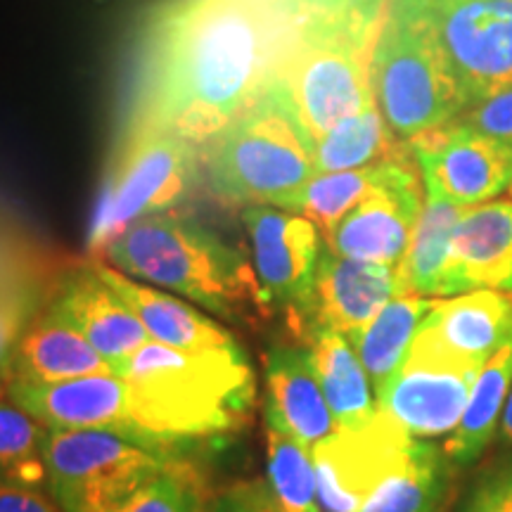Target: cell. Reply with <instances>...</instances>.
Masks as SVG:
<instances>
[{
  "label": "cell",
  "mask_w": 512,
  "mask_h": 512,
  "mask_svg": "<svg viewBox=\"0 0 512 512\" xmlns=\"http://www.w3.org/2000/svg\"><path fill=\"white\" fill-rule=\"evenodd\" d=\"M268 418L311 451L339 430L306 347H275L266 358Z\"/></svg>",
  "instance_id": "obj_20"
},
{
  "label": "cell",
  "mask_w": 512,
  "mask_h": 512,
  "mask_svg": "<svg viewBox=\"0 0 512 512\" xmlns=\"http://www.w3.org/2000/svg\"><path fill=\"white\" fill-rule=\"evenodd\" d=\"M50 430L15 401L0 399V484L36 489L46 470Z\"/></svg>",
  "instance_id": "obj_31"
},
{
  "label": "cell",
  "mask_w": 512,
  "mask_h": 512,
  "mask_svg": "<svg viewBox=\"0 0 512 512\" xmlns=\"http://www.w3.org/2000/svg\"><path fill=\"white\" fill-rule=\"evenodd\" d=\"M164 446L114 430H50L48 484L62 512H114L162 475Z\"/></svg>",
  "instance_id": "obj_7"
},
{
  "label": "cell",
  "mask_w": 512,
  "mask_h": 512,
  "mask_svg": "<svg viewBox=\"0 0 512 512\" xmlns=\"http://www.w3.org/2000/svg\"><path fill=\"white\" fill-rule=\"evenodd\" d=\"M399 138L387 126L377 102L366 107L342 124L330 128L325 136L313 143V162L318 174H337V171L366 169L384 162L401 150Z\"/></svg>",
  "instance_id": "obj_28"
},
{
  "label": "cell",
  "mask_w": 512,
  "mask_h": 512,
  "mask_svg": "<svg viewBox=\"0 0 512 512\" xmlns=\"http://www.w3.org/2000/svg\"><path fill=\"white\" fill-rule=\"evenodd\" d=\"M50 309L79 330L112 363L114 373L128 356L152 342L136 313L93 266L69 275Z\"/></svg>",
  "instance_id": "obj_19"
},
{
  "label": "cell",
  "mask_w": 512,
  "mask_h": 512,
  "mask_svg": "<svg viewBox=\"0 0 512 512\" xmlns=\"http://www.w3.org/2000/svg\"><path fill=\"white\" fill-rule=\"evenodd\" d=\"M377 110L401 143L451 124L467 107L456 76L427 29L389 0L373 55Z\"/></svg>",
  "instance_id": "obj_6"
},
{
  "label": "cell",
  "mask_w": 512,
  "mask_h": 512,
  "mask_svg": "<svg viewBox=\"0 0 512 512\" xmlns=\"http://www.w3.org/2000/svg\"><path fill=\"white\" fill-rule=\"evenodd\" d=\"M399 152H396V155H399ZM396 155L384 159V162L366 166V169L337 171V174H316L297 192V195L292 197V202L287 204V211L302 214L309 221L316 223L320 235L325 238V235H328L330 230L375 188V185H380L384 178H387L389 171H392Z\"/></svg>",
  "instance_id": "obj_29"
},
{
  "label": "cell",
  "mask_w": 512,
  "mask_h": 512,
  "mask_svg": "<svg viewBox=\"0 0 512 512\" xmlns=\"http://www.w3.org/2000/svg\"><path fill=\"white\" fill-rule=\"evenodd\" d=\"M306 349L339 430L368 425L377 415V403L351 339L328 328H311L306 330Z\"/></svg>",
  "instance_id": "obj_23"
},
{
  "label": "cell",
  "mask_w": 512,
  "mask_h": 512,
  "mask_svg": "<svg viewBox=\"0 0 512 512\" xmlns=\"http://www.w3.org/2000/svg\"><path fill=\"white\" fill-rule=\"evenodd\" d=\"M512 392V344L498 351L479 373L470 401L456 432L448 437L444 451L458 467L472 465L494 437L498 420Z\"/></svg>",
  "instance_id": "obj_27"
},
{
  "label": "cell",
  "mask_w": 512,
  "mask_h": 512,
  "mask_svg": "<svg viewBox=\"0 0 512 512\" xmlns=\"http://www.w3.org/2000/svg\"><path fill=\"white\" fill-rule=\"evenodd\" d=\"M8 394L48 430H114L138 437L131 422L128 384L119 375H91L55 384L10 382Z\"/></svg>",
  "instance_id": "obj_17"
},
{
  "label": "cell",
  "mask_w": 512,
  "mask_h": 512,
  "mask_svg": "<svg viewBox=\"0 0 512 512\" xmlns=\"http://www.w3.org/2000/svg\"><path fill=\"white\" fill-rule=\"evenodd\" d=\"M195 181V143L159 126L131 121L93 221V249L100 252L114 235L145 216L174 209Z\"/></svg>",
  "instance_id": "obj_8"
},
{
  "label": "cell",
  "mask_w": 512,
  "mask_h": 512,
  "mask_svg": "<svg viewBox=\"0 0 512 512\" xmlns=\"http://www.w3.org/2000/svg\"><path fill=\"white\" fill-rule=\"evenodd\" d=\"M482 368L411 361L375 392L377 411L413 439L453 434Z\"/></svg>",
  "instance_id": "obj_15"
},
{
  "label": "cell",
  "mask_w": 512,
  "mask_h": 512,
  "mask_svg": "<svg viewBox=\"0 0 512 512\" xmlns=\"http://www.w3.org/2000/svg\"><path fill=\"white\" fill-rule=\"evenodd\" d=\"M394 297H403L396 266L344 259L323 249L311 299L297 323L342 332L349 339L361 332Z\"/></svg>",
  "instance_id": "obj_16"
},
{
  "label": "cell",
  "mask_w": 512,
  "mask_h": 512,
  "mask_svg": "<svg viewBox=\"0 0 512 512\" xmlns=\"http://www.w3.org/2000/svg\"><path fill=\"white\" fill-rule=\"evenodd\" d=\"M456 463L444 446L415 439L408 458L370 494L358 512H441L451 496Z\"/></svg>",
  "instance_id": "obj_24"
},
{
  "label": "cell",
  "mask_w": 512,
  "mask_h": 512,
  "mask_svg": "<svg viewBox=\"0 0 512 512\" xmlns=\"http://www.w3.org/2000/svg\"><path fill=\"white\" fill-rule=\"evenodd\" d=\"M12 382L55 384L91 375H117L98 349L53 309L19 337L10 356Z\"/></svg>",
  "instance_id": "obj_22"
},
{
  "label": "cell",
  "mask_w": 512,
  "mask_h": 512,
  "mask_svg": "<svg viewBox=\"0 0 512 512\" xmlns=\"http://www.w3.org/2000/svg\"><path fill=\"white\" fill-rule=\"evenodd\" d=\"M467 207L448 202L439 195L425 192V207L413 230L406 256L396 266L403 294L418 297H444V275L448 264V247L460 216Z\"/></svg>",
  "instance_id": "obj_26"
},
{
  "label": "cell",
  "mask_w": 512,
  "mask_h": 512,
  "mask_svg": "<svg viewBox=\"0 0 512 512\" xmlns=\"http://www.w3.org/2000/svg\"><path fill=\"white\" fill-rule=\"evenodd\" d=\"M93 268L124 299L128 309L136 313L152 342L178 351L238 347L235 337L223 325L207 318L202 311L192 309L183 299L159 292L155 287L140 285L105 261H95Z\"/></svg>",
  "instance_id": "obj_21"
},
{
  "label": "cell",
  "mask_w": 512,
  "mask_h": 512,
  "mask_svg": "<svg viewBox=\"0 0 512 512\" xmlns=\"http://www.w3.org/2000/svg\"><path fill=\"white\" fill-rule=\"evenodd\" d=\"M456 76L467 105L512 83V0H399Z\"/></svg>",
  "instance_id": "obj_9"
},
{
  "label": "cell",
  "mask_w": 512,
  "mask_h": 512,
  "mask_svg": "<svg viewBox=\"0 0 512 512\" xmlns=\"http://www.w3.org/2000/svg\"><path fill=\"white\" fill-rule=\"evenodd\" d=\"M316 174L313 140L278 79L211 140L207 152L211 190L245 207L287 209Z\"/></svg>",
  "instance_id": "obj_5"
},
{
  "label": "cell",
  "mask_w": 512,
  "mask_h": 512,
  "mask_svg": "<svg viewBox=\"0 0 512 512\" xmlns=\"http://www.w3.org/2000/svg\"><path fill=\"white\" fill-rule=\"evenodd\" d=\"M60 508L48 501L41 491L27 486L0 484V512H57Z\"/></svg>",
  "instance_id": "obj_35"
},
{
  "label": "cell",
  "mask_w": 512,
  "mask_h": 512,
  "mask_svg": "<svg viewBox=\"0 0 512 512\" xmlns=\"http://www.w3.org/2000/svg\"><path fill=\"white\" fill-rule=\"evenodd\" d=\"M512 344V292L475 290L437 299L415 332L411 361L484 368Z\"/></svg>",
  "instance_id": "obj_14"
},
{
  "label": "cell",
  "mask_w": 512,
  "mask_h": 512,
  "mask_svg": "<svg viewBox=\"0 0 512 512\" xmlns=\"http://www.w3.org/2000/svg\"><path fill=\"white\" fill-rule=\"evenodd\" d=\"M437 299L403 294L394 297L361 332L351 337L358 358L370 377L375 392L399 373L406 363L413 337Z\"/></svg>",
  "instance_id": "obj_25"
},
{
  "label": "cell",
  "mask_w": 512,
  "mask_h": 512,
  "mask_svg": "<svg viewBox=\"0 0 512 512\" xmlns=\"http://www.w3.org/2000/svg\"><path fill=\"white\" fill-rule=\"evenodd\" d=\"M463 512H512V467L484 477Z\"/></svg>",
  "instance_id": "obj_34"
},
{
  "label": "cell",
  "mask_w": 512,
  "mask_h": 512,
  "mask_svg": "<svg viewBox=\"0 0 512 512\" xmlns=\"http://www.w3.org/2000/svg\"><path fill=\"white\" fill-rule=\"evenodd\" d=\"M124 275L171 290L221 316L268 306L254 264L240 249L183 216H145L100 249Z\"/></svg>",
  "instance_id": "obj_4"
},
{
  "label": "cell",
  "mask_w": 512,
  "mask_h": 512,
  "mask_svg": "<svg viewBox=\"0 0 512 512\" xmlns=\"http://www.w3.org/2000/svg\"><path fill=\"white\" fill-rule=\"evenodd\" d=\"M252 264L268 304L302 318L311 299L325 240L318 226L294 211L254 204L245 214Z\"/></svg>",
  "instance_id": "obj_13"
},
{
  "label": "cell",
  "mask_w": 512,
  "mask_h": 512,
  "mask_svg": "<svg viewBox=\"0 0 512 512\" xmlns=\"http://www.w3.org/2000/svg\"><path fill=\"white\" fill-rule=\"evenodd\" d=\"M501 434L508 444H512V392L508 396V403H505V411L501 418Z\"/></svg>",
  "instance_id": "obj_38"
},
{
  "label": "cell",
  "mask_w": 512,
  "mask_h": 512,
  "mask_svg": "<svg viewBox=\"0 0 512 512\" xmlns=\"http://www.w3.org/2000/svg\"><path fill=\"white\" fill-rule=\"evenodd\" d=\"M430 195L475 207L512 185V145L479 136L458 124L422 133L406 143Z\"/></svg>",
  "instance_id": "obj_12"
},
{
  "label": "cell",
  "mask_w": 512,
  "mask_h": 512,
  "mask_svg": "<svg viewBox=\"0 0 512 512\" xmlns=\"http://www.w3.org/2000/svg\"><path fill=\"white\" fill-rule=\"evenodd\" d=\"M422 188L420 169L406 145L387 178L325 235V247L344 259L399 266L425 207Z\"/></svg>",
  "instance_id": "obj_10"
},
{
  "label": "cell",
  "mask_w": 512,
  "mask_h": 512,
  "mask_svg": "<svg viewBox=\"0 0 512 512\" xmlns=\"http://www.w3.org/2000/svg\"><path fill=\"white\" fill-rule=\"evenodd\" d=\"M268 482L280 512H320L318 479L309 446L266 420Z\"/></svg>",
  "instance_id": "obj_30"
},
{
  "label": "cell",
  "mask_w": 512,
  "mask_h": 512,
  "mask_svg": "<svg viewBox=\"0 0 512 512\" xmlns=\"http://www.w3.org/2000/svg\"><path fill=\"white\" fill-rule=\"evenodd\" d=\"M415 444L377 411L368 425L337 430L313 448L323 512H358L370 494L408 458Z\"/></svg>",
  "instance_id": "obj_11"
},
{
  "label": "cell",
  "mask_w": 512,
  "mask_h": 512,
  "mask_svg": "<svg viewBox=\"0 0 512 512\" xmlns=\"http://www.w3.org/2000/svg\"><path fill=\"white\" fill-rule=\"evenodd\" d=\"M510 195H512V185H510Z\"/></svg>",
  "instance_id": "obj_40"
},
{
  "label": "cell",
  "mask_w": 512,
  "mask_h": 512,
  "mask_svg": "<svg viewBox=\"0 0 512 512\" xmlns=\"http://www.w3.org/2000/svg\"><path fill=\"white\" fill-rule=\"evenodd\" d=\"M496 290L512 292V202L467 207L448 247L444 297Z\"/></svg>",
  "instance_id": "obj_18"
},
{
  "label": "cell",
  "mask_w": 512,
  "mask_h": 512,
  "mask_svg": "<svg viewBox=\"0 0 512 512\" xmlns=\"http://www.w3.org/2000/svg\"><path fill=\"white\" fill-rule=\"evenodd\" d=\"M114 512H204L202 482L192 467L171 460L162 475Z\"/></svg>",
  "instance_id": "obj_32"
},
{
  "label": "cell",
  "mask_w": 512,
  "mask_h": 512,
  "mask_svg": "<svg viewBox=\"0 0 512 512\" xmlns=\"http://www.w3.org/2000/svg\"><path fill=\"white\" fill-rule=\"evenodd\" d=\"M297 0H178L152 38L133 121L211 143L280 72Z\"/></svg>",
  "instance_id": "obj_1"
},
{
  "label": "cell",
  "mask_w": 512,
  "mask_h": 512,
  "mask_svg": "<svg viewBox=\"0 0 512 512\" xmlns=\"http://www.w3.org/2000/svg\"><path fill=\"white\" fill-rule=\"evenodd\" d=\"M389 0H351L309 12L275 79L313 143L375 102L373 55Z\"/></svg>",
  "instance_id": "obj_3"
},
{
  "label": "cell",
  "mask_w": 512,
  "mask_h": 512,
  "mask_svg": "<svg viewBox=\"0 0 512 512\" xmlns=\"http://www.w3.org/2000/svg\"><path fill=\"white\" fill-rule=\"evenodd\" d=\"M22 306L15 302L0 304V366L10 361L12 351L19 342V330H22Z\"/></svg>",
  "instance_id": "obj_36"
},
{
  "label": "cell",
  "mask_w": 512,
  "mask_h": 512,
  "mask_svg": "<svg viewBox=\"0 0 512 512\" xmlns=\"http://www.w3.org/2000/svg\"><path fill=\"white\" fill-rule=\"evenodd\" d=\"M297 3L302 5V10H304V17H306V15H309V12L325 10V8H335V5L351 3V0H297Z\"/></svg>",
  "instance_id": "obj_37"
},
{
  "label": "cell",
  "mask_w": 512,
  "mask_h": 512,
  "mask_svg": "<svg viewBox=\"0 0 512 512\" xmlns=\"http://www.w3.org/2000/svg\"><path fill=\"white\" fill-rule=\"evenodd\" d=\"M453 124L463 126L467 131H475L479 136L512 145V83L486 93L484 98L470 102L453 119Z\"/></svg>",
  "instance_id": "obj_33"
},
{
  "label": "cell",
  "mask_w": 512,
  "mask_h": 512,
  "mask_svg": "<svg viewBox=\"0 0 512 512\" xmlns=\"http://www.w3.org/2000/svg\"><path fill=\"white\" fill-rule=\"evenodd\" d=\"M117 375L131 394L133 432L159 446L233 430L254 399L252 368L238 347L178 351L147 342Z\"/></svg>",
  "instance_id": "obj_2"
},
{
  "label": "cell",
  "mask_w": 512,
  "mask_h": 512,
  "mask_svg": "<svg viewBox=\"0 0 512 512\" xmlns=\"http://www.w3.org/2000/svg\"><path fill=\"white\" fill-rule=\"evenodd\" d=\"M254 512H280L278 508H259V510H254Z\"/></svg>",
  "instance_id": "obj_39"
}]
</instances>
